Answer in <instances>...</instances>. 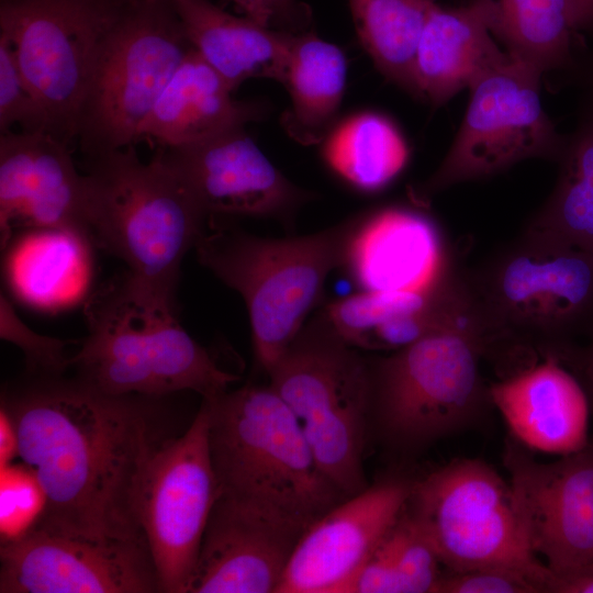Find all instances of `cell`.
Here are the masks:
<instances>
[{"label":"cell","instance_id":"30","mask_svg":"<svg viewBox=\"0 0 593 593\" xmlns=\"http://www.w3.org/2000/svg\"><path fill=\"white\" fill-rule=\"evenodd\" d=\"M359 42L388 79L413 92L418 40L435 0H348Z\"/></svg>","mask_w":593,"mask_h":593},{"label":"cell","instance_id":"27","mask_svg":"<svg viewBox=\"0 0 593 593\" xmlns=\"http://www.w3.org/2000/svg\"><path fill=\"white\" fill-rule=\"evenodd\" d=\"M347 79L343 51L313 32H293L281 83L290 104L281 116L286 133L316 145L337 123Z\"/></svg>","mask_w":593,"mask_h":593},{"label":"cell","instance_id":"23","mask_svg":"<svg viewBox=\"0 0 593 593\" xmlns=\"http://www.w3.org/2000/svg\"><path fill=\"white\" fill-rule=\"evenodd\" d=\"M234 90L193 49L178 66L139 132L158 147L193 145L244 128L260 119L262 108L237 100Z\"/></svg>","mask_w":593,"mask_h":593},{"label":"cell","instance_id":"4","mask_svg":"<svg viewBox=\"0 0 593 593\" xmlns=\"http://www.w3.org/2000/svg\"><path fill=\"white\" fill-rule=\"evenodd\" d=\"M87 235L149 289L175 295L180 266L209 216L156 150L143 161L128 146L85 159Z\"/></svg>","mask_w":593,"mask_h":593},{"label":"cell","instance_id":"21","mask_svg":"<svg viewBox=\"0 0 593 593\" xmlns=\"http://www.w3.org/2000/svg\"><path fill=\"white\" fill-rule=\"evenodd\" d=\"M489 395L524 447L563 456L590 443L588 391L559 357L546 356L490 384Z\"/></svg>","mask_w":593,"mask_h":593},{"label":"cell","instance_id":"43","mask_svg":"<svg viewBox=\"0 0 593 593\" xmlns=\"http://www.w3.org/2000/svg\"><path fill=\"white\" fill-rule=\"evenodd\" d=\"M592 82H593V71H592Z\"/></svg>","mask_w":593,"mask_h":593},{"label":"cell","instance_id":"5","mask_svg":"<svg viewBox=\"0 0 593 593\" xmlns=\"http://www.w3.org/2000/svg\"><path fill=\"white\" fill-rule=\"evenodd\" d=\"M357 221L304 236L267 238L208 219L194 246L198 260L245 301L255 359L265 372L303 328L328 275L343 266Z\"/></svg>","mask_w":593,"mask_h":593},{"label":"cell","instance_id":"2","mask_svg":"<svg viewBox=\"0 0 593 593\" xmlns=\"http://www.w3.org/2000/svg\"><path fill=\"white\" fill-rule=\"evenodd\" d=\"M85 318L88 334L71 367L103 392L161 399L193 391L211 400L239 380L182 327L175 295L143 286L127 271L87 298Z\"/></svg>","mask_w":593,"mask_h":593},{"label":"cell","instance_id":"31","mask_svg":"<svg viewBox=\"0 0 593 593\" xmlns=\"http://www.w3.org/2000/svg\"><path fill=\"white\" fill-rule=\"evenodd\" d=\"M524 234L593 255V179L559 171L551 194Z\"/></svg>","mask_w":593,"mask_h":593},{"label":"cell","instance_id":"19","mask_svg":"<svg viewBox=\"0 0 593 593\" xmlns=\"http://www.w3.org/2000/svg\"><path fill=\"white\" fill-rule=\"evenodd\" d=\"M306 529L219 494L187 593H276Z\"/></svg>","mask_w":593,"mask_h":593},{"label":"cell","instance_id":"3","mask_svg":"<svg viewBox=\"0 0 593 593\" xmlns=\"http://www.w3.org/2000/svg\"><path fill=\"white\" fill-rule=\"evenodd\" d=\"M202 401L219 494L306 527L349 497L321 470L298 418L270 385Z\"/></svg>","mask_w":593,"mask_h":593},{"label":"cell","instance_id":"42","mask_svg":"<svg viewBox=\"0 0 593 593\" xmlns=\"http://www.w3.org/2000/svg\"><path fill=\"white\" fill-rule=\"evenodd\" d=\"M282 14L289 15L290 10L293 8V0H281Z\"/></svg>","mask_w":593,"mask_h":593},{"label":"cell","instance_id":"35","mask_svg":"<svg viewBox=\"0 0 593 593\" xmlns=\"http://www.w3.org/2000/svg\"><path fill=\"white\" fill-rule=\"evenodd\" d=\"M545 563L525 569L486 566L441 574L436 593H546Z\"/></svg>","mask_w":593,"mask_h":593},{"label":"cell","instance_id":"26","mask_svg":"<svg viewBox=\"0 0 593 593\" xmlns=\"http://www.w3.org/2000/svg\"><path fill=\"white\" fill-rule=\"evenodd\" d=\"M12 237L5 276L25 303L58 310L83 298L92 275L91 242L67 228L35 227Z\"/></svg>","mask_w":593,"mask_h":593},{"label":"cell","instance_id":"14","mask_svg":"<svg viewBox=\"0 0 593 593\" xmlns=\"http://www.w3.org/2000/svg\"><path fill=\"white\" fill-rule=\"evenodd\" d=\"M504 460L535 556L555 575L593 568V444L552 462L510 444Z\"/></svg>","mask_w":593,"mask_h":593},{"label":"cell","instance_id":"34","mask_svg":"<svg viewBox=\"0 0 593 593\" xmlns=\"http://www.w3.org/2000/svg\"><path fill=\"white\" fill-rule=\"evenodd\" d=\"M48 132V120L24 79L10 45L0 38V134Z\"/></svg>","mask_w":593,"mask_h":593},{"label":"cell","instance_id":"12","mask_svg":"<svg viewBox=\"0 0 593 593\" xmlns=\"http://www.w3.org/2000/svg\"><path fill=\"white\" fill-rule=\"evenodd\" d=\"M541 75L508 53L480 75L469 87V104L449 150L417 198L493 176L528 158L559 159L566 138L542 107Z\"/></svg>","mask_w":593,"mask_h":593},{"label":"cell","instance_id":"32","mask_svg":"<svg viewBox=\"0 0 593 593\" xmlns=\"http://www.w3.org/2000/svg\"><path fill=\"white\" fill-rule=\"evenodd\" d=\"M46 496L34 472L23 462L0 468L1 544L18 540L41 521Z\"/></svg>","mask_w":593,"mask_h":593},{"label":"cell","instance_id":"24","mask_svg":"<svg viewBox=\"0 0 593 593\" xmlns=\"http://www.w3.org/2000/svg\"><path fill=\"white\" fill-rule=\"evenodd\" d=\"M486 0L429 10L413 64V92L438 105L506 55L494 40Z\"/></svg>","mask_w":593,"mask_h":593},{"label":"cell","instance_id":"41","mask_svg":"<svg viewBox=\"0 0 593 593\" xmlns=\"http://www.w3.org/2000/svg\"><path fill=\"white\" fill-rule=\"evenodd\" d=\"M575 30L593 26V0H569Z\"/></svg>","mask_w":593,"mask_h":593},{"label":"cell","instance_id":"33","mask_svg":"<svg viewBox=\"0 0 593 593\" xmlns=\"http://www.w3.org/2000/svg\"><path fill=\"white\" fill-rule=\"evenodd\" d=\"M0 337L22 351L30 376H63L71 367V356L66 355L71 342L30 328L3 294L0 296Z\"/></svg>","mask_w":593,"mask_h":593},{"label":"cell","instance_id":"39","mask_svg":"<svg viewBox=\"0 0 593 593\" xmlns=\"http://www.w3.org/2000/svg\"><path fill=\"white\" fill-rule=\"evenodd\" d=\"M19 457V434L14 418L1 402L0 407V468Z\"/></svg>","mask_w":593,"mask_h":593},{"label":"cell","instance_id":"9","mask_svg":"<svg viewBox=\"0 0 593 593\" xmlns=\"http://www.w3.org/2000/svg\"><path fill=\"white\" fill-rule=\"evenodd\" d=\"M192 49L170 0H128L108 33L80 104L85 159L133 146L169 79Z\"/></svg>","mask_w":593,"mask_h":593},{"label":"cell","instance_id":"17","mask_svg":"<svg viewBox=\"0 0 593 593\" xmlns=\"http://www.w3.org/2000/svg\"><path fill=\"white\" fill-rule=\"evenodd\" d=\"M412 483L389 480L349 496L298 541L276 593H345L402 515Z\"/></svg>","mask_w":593,"mask_h":593},{"label":"cell","instance_id":"18","mask_svg":"<svg viewBox=\"0 0 593 593\" xmlns=\"http://www.w3.org/2000/svg\"><path fill=\"white\" fill-rule=\"evenodd\" d=\"M69 145L48 132L0 134L2 248L15 232L35 227L72 230L88 238L87 177Z\"/></svg>","mask_w":593,"mask_h":593},{"label":"cell","instance_id":"37","mask_svg":"<svg viewBox=\"0 0 593 593\" xmlns=\"http://www.w3.org/2000/svg\"><path fill=\"white\" fill-rule=\"evenodd\" d=\"M345 593H399L395 525L355 574Z\"/></svg>","mask_w":593,"mask_h":593},{"label":"cell","instance_id":"20","mask_svg":"<svg viewBox=\"0 0 593 593\" xmlns=\"http://www.w3.org/2000/svg\"><path fill=\"white\" fill-rule=\"evenodd\" d=\"M437 224L426 214L390 206L358 216L343 266L361 291H415L454 265Z\"/></svg>","mask_w":593,"mask_h":593},{"label":"cell","instance_id":"22","mask_svg":"<svg viewBox=\"0 0 593 593\" xmlns=\"http://www.w3.org/2000/svg\"><path fill=\"white\" fill-rule=\"evenodd\" d=\"M468 302L465 270L455 264L426 289L360 291L332 301L318 316L355 348L394 351L458 318Z\"/></svg>","mask_w":593,"mask_h":593},{"label":"cell","instance_id":"15","mask_svg":"<svg viewBox=\"0 0 593 593\" xmlns=\"http://www.w3.org/2000/svg\"><path fill=\"white\" fill-rule=\"evenodd\" d=\"M1 593L159 592L146 545L99 541L33 528L1 544Z\"/></svg>","mask_w":593,"mask_h":593},{"label":"cell","instance_id":"28","mask_svg":"<svg viewBox=\"0 0 593 593\" xmlns=\"http://www.w3.org/2000/svg\"><path fill=\"white\" fill-rule=\"evenodd\" d=\"M322 143L328 167L365 192L388 186L409 158L407 145L398 127L371 111L354 113L337 122Z\"/></svg>","mask_w":593,"mask_h":593},{"label":"cell","instance_id":"40","mask_svg":"<svg viewBox=\"0 0 593 593\" xmlns=\"http://www.w3.org/2000/svg\"><path fill=\"white\" fill-rule=\"evenodd\" d=\"M253 20L269 25L271 21L282 14L281 0H231Z\"/></svg>","mask_w":593,"mask_h":593},{"label":"cell","instance_id":"11","mask_svg":"<svg viewBox=\"0 0 593 593\" xmlns=\"http://www.w3.org/2000/svg\"><path fill=\"white\" fill-rule=\"evenodd\" d=\"M405 512L449 572L542 563L530 549L510 481L482 460L457 459L412 483Z\"/></svg>","mask_w":593,"mask_h":593},{"label":"cell","instance_id":"7","mask_svg":"<svg viewBox=\"0 0 593 593\" xmlns=\"http://www.w3.org/2000/svg\"><path fill=\"white\" fill-rule=\"evenodd\" d=\"M485 354L486 339L471 309L370 362L371 418L381 435L414 449L470 425L491 403L480 372Z\"/></svg>","mask_w":593,"mask_h":593},{"label":"cell","instance_id":"25","mask_svg":"<svg viewBox=\"0 0 593 593\" xmlns=\"http://www.w3.org/2000/svg\"><path fill=\"white\" fill-rule=\"evenodd\" d=\"M192 49L235 91L253 78L281 82L293 32L235 15L211 0H170Z\"/></svg>","mask_w":593,"mask_h":593},{"label":"cell","instance_id":"10","mask_svg":"<svg viewBox=\"0 0 593 593\" xmlns=\"http://www.w3.org/2000/svg\"><path fill=\"white\" fill-rule=\"evenodd\" d=\"M128 0H0V38L43 108L49 133L76 141L99 51Z\"/></svg>","mask_w":593,"mask_h":593},{"label":"cell","instance_id":"13","mask_svg":"<svg viewBox=\"0 0 593 593\" xmlns=\"http://www.w3.org/2000/svg\"><path fill=\"white\" fill-rule=\"evenodd\" d=\"M202 404L188 429L161 441L143 479L138 518L159 592L187 593L206 524L219 495Z\"/></svg>","mask_w":593,"mask_h":593},{"label":"cell","instance_id":"16","mask_svg":"<svg viewBox=\"0 0 593 593\" xmlns=\"http://www.w3.org/2000/svg\"><path fill=\"white\" fill-rule=\"evenodd\" d=\"M157 150L209 217H275L288 223L311 198L275 167L245 127Z\"/></svg>","mask_w":593,"mask_h":593},{"label":"cell","instance_id":"1","mask_svg":"<svg viewBox=\"0 0 593 593\" xmlns=\"http://www.w3.org/2000/svg\"><path fill=\"white\" fill-rule=\"evenodd\" d=\"M30 377L1 402L16 424L19 458L46 496L34 528L147 546L138 503L161 443L147 406L153 398L110 394L77 376Z\"/></svg>","mask_w":593,"mask_h":593},{"label":"cell","instance_id":"38","mask_svg":"<svg viewBox=\"0 0 593 593\" xmlns=\"http://www.w3.org/2000/svg\"><path fill=\"white\" fill-rule=\"evenodd\" d=\"M584 338L585 344L571 346L562 357V361L569 363L584 384L593 409V328Z\"/></svg>","mask_w":593,"mask_h":593},{"label":"cell","instance_id":"36","mask_svg":"<svg viewBox=\"0 0 593 593\" xmlns=\"http://www.w3.org/2000/svg\"><path fill=\"white\" fill-rule=\"evenodd\" d=\"M399 593H436L441 578L439 557L405 508L395 524Z\"/></svg>","mask_w":593,"mask_h":593},{"label":"cell","instance_id":"29","mask_svg":"<svg viewBox=\"0 0 593 593\" xmlns=\"http://www.w3.org/2000/svg\"><path fill=\"white\" fill-rule=\"evenodd\" d=\"M491 30L514 58L537 69L572 65L569 0H486Z\"/></svg>","mask_w":593,"mask_h":593},{"label":"cell","instance_id":"6","mask_svg":"<svg viewBox=\"0 0 593 593\" xmlns=\"http://www.w3.org/2000/svg\"><path fill=\"white\" fill-rule=\"evenodd\" d=\"M488 353L501 345L561 358L593 328V255L522 234L466 271Z\"/></svg>","mask_w":593,"mask_h":593},{"label":"cell","instance_id":"8","mask_svg":"<svg viewBox=\"0 0 593 593\" xmlns=\"http://www.w3.org/2000/svg\"><path fill=\"white\" fill-rule=\"evenodd\" d=\"M298 418L324 474L346 495L369 485L363 448L371 418L370 362L317 316L268 373Z\"/></svg>","mask_w":593,"mask_h":593}]
</instances>
